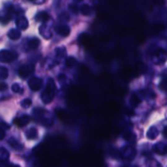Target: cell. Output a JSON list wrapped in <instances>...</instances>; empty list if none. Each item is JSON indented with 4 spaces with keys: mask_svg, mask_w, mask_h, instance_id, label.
I'll list each match as a JSON object with an SVG mask.
<instances>
[{
    "mask_svg": "<svg viewBox=\"0 0 167 167\" xmlns=\"http://www.w3.org/2000/svg\"><path fill=\"white\" fill-rule=\"evenodd\" d=\"M56 90V86L54 80L52 78H49L47 80L46 85L44 88L43 92L42 93V100L44 103H51L54 99Z\"/></svg>",
    "mask_w": 167,
    "mask_h": 167,
    "instance_id": "obj_1",
    "label": "cell"
},
{
    "mask_svg": "<svg viewBox=\"0 0 167 167\" xmlns=\"http://www.w3.org/2000/svg\"><path fill=\"white\" fill-rule=\"evenodd\" d=\"M18 57L17 53L8 50H1L0 51V61L2 63H11Z\"/></svg>",
    "mask_w": 167,
    "mask_h": 167,
    "instance_id": "obj_2",
    "label": "cell"
},
{
    "mask_svg": "<svg viewBox=\"0 0 167 167\" xmlns=\"http://www.w3.org/2000/svg\"><path fill=\"white\" fill-rule=\"evenodd\" d=\"M34 71L33 64H24L18 69V74L22 79H25Z\"/></svg>",
    "mask_w": 167,
    "mask_h": 167,
    "instance_id": "obj_3",
    "label": "cell"
},
{
    "mask_svg": "<svg viewBox=\"0 0 167 167\" xmlns=\"http://www.w3.org/2000/svg\"><path fill=\"white\" fill-rule=\"evenodd\" d=\"M28 83H29V86L31 90L33 91H37V90H39L42 88L43 81L39 77H31Z\"/></svg>",
    "mask_w": 167,
    "mask_h": 167,
    "instance_id": "obj_4",
    "label": "cell"
},
{
    "mask_svg": "<svg viewBox=\"0 0 167 167\" xmlns=\"http://www.w3.org/2000/svg\"><path fill=\"white\" fill-rule=\"evenodd\" d=\"M30 118L28 115H23V116L15 118L13 121V123L18 127H23L29 124Z\"/></svg>",
    "mask_w": 167,
    "mask_h": 167,
    "instance_id": "obj_5",
    "label": "cell"
},
{
    "mask_svg": "<svg viewBox=\"0 0 167 167\" xmlns=\"http://www.w3.org/2000/svg\"><path fill=\"white\" fill-rule=\"evenodd\" d=\"M55 31L58 34H59L62 37H68L70 33V29L68 25L66 24H60V25H57L55 28Z\"/></svg>",
    "mask_w": 167,
    "mask_h": 167,
    "instance_id": "obj_6",
    "label": "cell"
},
{
    "mask_svg": "<svg viewBox=\"0 0 167 167\" xmlns=\"http://www.w3.org/2000/svg\"><path fill=\"white\" fill-rule=\"evenodd\" d=\"M7 36L9 37V38H11V40H18L21 36V33H20V30L15 29H12L9 31L8 33H7Z\"/></svg>",
    "mask_w": 167,
    "mask_h": 167,
    "instance_id": "obj_7",
    "label": "cell"
},
{
    "mask_svg": "<svg viewBox=\"0 0 167 167\" xmlns=\"http://www.w3.org/2000/svg\"><path fill=\"white\" fill-rule=\"evenodd\" d=\"M40 43H41V42H40V40L38 39V38H37V37H33V38H31V39L29 40L28 46H29V48L32 49V50H35V49H37V47L39 46Z\"/></svg>",
    "mask_w": 167,
    "mask_h": 167,
    "instance_id": "obj_8",
    "label": "cell"
},
{
    "mask_svg": "<svg viewBox=\"0 0 167 167\" xmlns=\"http://www.w3.org/2000/svg\"><path fill=\"white\" fill-rule=\"evenodd\" d=\"M140 102H141L140 99L137 96L136 94H132L131 96H130V105H131V107H133V108H136V107H138V106L139 105Z\"/></svg>",
    "mask_w": 167,
    "mask_h": 167,
    "instance_id": "obj_9",
    "label": "cell"
},
{
    "mask_svg": "<svg viewBox=\"0 0 167 167\" xmlns=\"http://www.w3.org/2000/svg\"><path fill=\"white\" fill-rule=\"evenodd\" d=\"M123 138L125 141H127V142H130L131 143H134V141L136 140L134 134L130 131L125 132L123 134Z\"/></svg>",
    "mask_w": 167,
    "mask_h": 167,
    "instance_id": "obj_10",
    "label": "cell"
},
{
    "mask_svg": "<svg viewBox=\"0 0 167 167\" xmlns=\"http://www.w3.org/2000/svg\"><path fill=\"white\" fill-rule=\"evenodd\" d=\"M26 137L29 139H34L37 137V131L35 128H30L26 131Z\"/></svg>",
    "mask_w": 167,
    "mask_h": 167,
    "instance_id": "obj_11",
    "label": "cell"
},
{
    "mask_svg": "<svg viewBox=\"0 0 167 167\" xmlns=\"http://www.w3.org/2000/svg\"><path fill=\"white\" fill-rule=\"evenodd\" d=\"M16 24H17V26L21 29H25L28 27V21L25 18L22 17L20 18V19H18L16 20Z\"/></svg>",
    "mask_w": 167,
    "mask_h": 167,
    "instance_id": "obj_12",
    "label": "cell"
},
{
    "mask_svg": "<svg viewBox=\"0 0 167 167\" xmlns=\"http://www.w3.org/2000/svg\"><path fill=\"white\" fill-rule=\"evenodd\" d=\"M50 19V16L46 12H44V11H42V12H39L36 15V20H38V21H46Z\"/></svg>",
    "mask_w": 167,
    "mask_h": 167,
    "instance_id": "obj_13",
    "label": "cell"
},
{
    "mask_svg": "<svg viewBox=\"0 0 167 167\" xmlns=\"http://www.w3.org/2000/svg\"><path fill=\"white\" fill-rule=\"evenodd\" d=\"M77 64V59L73 56H69L65 59V64L68 68H73Z\"/></svg>",
    "mask_w": 167,
    "mask_h": 167,
    "instance_id": "obj_14",
    "label": "cell"
},
{
    "mask_svg": "<svg viewBox=\"0 0 167 167\" xmlns=\"http://www.w3.org/2000/svg\"><path fill=\"white\" fill-rule=\"evenodd\" d=\"M8 143L9 145L13 147V148H15V150H20L22 148V145H20V143H18L15 138H10L8 140Z\"/></svg>",
    "mask_w": 167,
    "mask_h": 167,
    "instance_id": "obj_15",
    "label": "cell"
},
{
    "mask_svg": "<svg viewBox=\"0 0 167 167\" xmlns=\"http://www.w3.org/2000/svg\"><path fill=\"white\" fill-rule=\"evenodd\" d=\"M91 11H92V9L90 6H88L86 4H84L83 6H81V12L82 15H89L91 14Z\"/></svg>",
    "mask_w": 167,
    "mask_h": 167,
    "instance_id": "obj_16",
    "label": "cell"
},
{
    "mask_svg": "<svg viewBox=\"0 0 167 167\" xmlns=\"http://www.w3.org/2000/svg\"><path fill=\"white\" fill-rule=\"evenodd\" d=\"M8 77V70L5 67H0V81L5 80Z\"/></svg>",
    "mask_w": 167,
    "mask_h": 167,
    "instance_id": "obj_17",
    "label": "cell"
},
{
    "mask_svg": "<svg viewBox=\"0 0 167 167\" xmlns=\"http://www.w3.org/2000/svg\"><path fill=\"white\" fill-rule=\"evenodd\" d=\"M56 55L59 58H63L66 55V48L65 47H59L56 48Z\"/></svg>",
    "mask_w": 167,
    "mask_h": 167,
    "instance_id": "obj_18",
    "label": "cell"
},
{
    "mask_svg": "<svg viewBox=\"0 0 167 167\" xmlns=\"http://www.w3.org/2000/svg\"><path fill=\"white\" fill-rule=\"evenodd\" d=\"M31 104H32V101H31V99H24V100H22L21 101L22 108H28L30 107Z\"/></svg>",
    "mask_w": 167,
    "mask_h": 167,
    "instance_id": "obj_19",
    "label": "cell"
},
{
    "mask_svg": "<svg viewBox=\"0 0 167 167\" xmlns=\"http://www.w3.org/2000/svg\"><path fill=\"white\" fill-rule=\"evenodd\" d=\"M157 130H156V128H151L149 130V131L147 132V137L149 138H152V139H153V138H155L156 137V135H157V134H154V132H156Z\"/></svg>",
    "mask_w": 167,
    "mask_h": 167,
    "instance_id": "obj_20",
    "label": "cell"
},
{
    "mask_svg": "<svg viewBox=\"0 0 167 167\" xmlns=\"http://www.w3.org/2000/svg\"><path fill=\"white\" fill-rule=\"evenodd\" d=\"M11 89H12V90H13L15 93H20L21 92L20 90H22V88L20 87V85L17 83L13 84V85H12V86H11Z\"/></svg>",
    "mask_w": 167,
    "mask_h": 167,
    "instance_id": "obj_21",
    "label": "cell"
},
{
    "mask_svg": "<svg viewBox=\"0 0 167 167\" xmlns=\"http://www.w3.org/2000/svg\"><path fill=\"white\" fill-rule=\"evenodd\" d=\"M160 89H161L164 91H166L167 92V81H163L160 83V86H159Z\"/></svg>",
    "mask_w": 167,
    "mask_h": 167,
    "instance_id": "obj_22",
    "label": "cell"
},
{
    "mask_svg": "<svg viewBox=\"0 0 167 167\" xmlns=\"http://www.w3.org/2000/svg\"><path fill=\"white\" fill-rule=\"evenodd\" d=\"M8 88L7 83H4V82H0V91H4Z\"/></svg>",
    "mask_w": 167,
    "mask_h": 167,
    "instance_id": "obj_23",
    "label": "cell"
},
{
    "mask_svg": "<svg viewBox=\"0 0 167 167\" xmlns=\"http://www.w3.org/2000/svg\"><path fill=\"white\" fill-rule=\"evenodd\" d=\"M69 8L72 10L73 13H77V11H78V7H77V5L75 4H70L69 5Z\"/></svg>",
    "mask_w": 167,
    "mask_h": 167,
    "instance_id": "obj_24",
    "label": "cell"
},
{
    "mask_svg": "<svg viewBox=\"0 0 167 167\" xmlns=\"http://www.w3.org/2000/svg\"><path fill=\"white\" fill-rule=\"evenodd\" d=\"M5 137V131L3 130V129L0 128V140L3 139V138Z\"/></svg>",
    "mask_w": 167,
    "mask_h": 167,
    "instance_id": "obj_25",
    "label": "cell"
},
{
    "mask_svg": "<svg viewBox=\"0 0 167 167\" xmlns=\"http://www.w3.org/2000/svg\"><path fill=\"white\" fill-rule=\"evenodd\" d=\"M64 79H65V75H63V74L59 75V81H62V80H64Z\"/></svg>",
    "mask_w": 167,
    "mask_h": 167,
    "instance_id": "obj_26",
    "label": "cell"
},
{
    "mask_svg": "<svg viewBox=\"0 0 167 167\" xmlns=\"http://www.w3.org/2000/svg\"><path fill=\"white\" fill-rule=\"evenodd\" d=\"M163 134H164L165 137H167V126H165V127L164 128V130H163Z\"/></svg>",
    "mask_w": 167,
    "mask_h": 167,
    "instance_id": "obj_27",
    "label": "cell"
},
{
    "mask_svg": "<svg viewBox=\"0 0 167 167\" xmlns=\"http://www.w3.org/2000/svg\"><path fill=\"white\" fill-rule=\"evenodd\" d=\"M8 167H20V166H18V165H9Z\"/></svg>",
    "mask_w": 167,
    "mask_h": 167,
    "instance_id": "obj_28",
    "label": "cell"
},
{
    "mask_svg": "<svg viewBox=\"0 0 167 167\" xmlns=\"http://www.w3.org/2000/svg\"><path fill=\"white\" fill-rule=\"evenodd\" d=\"M74 1H76V2H82L83 0H74Z\"/></svg>",
    "mask_w": 167,
    "mask_h": 167,
    "instance_id": "obj_29",
    "label": "cell"
}]
</instances>
